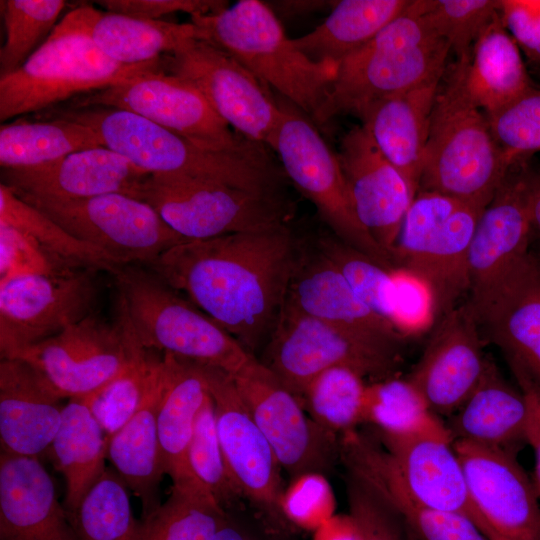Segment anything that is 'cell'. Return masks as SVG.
I'll return each mask as SVG.
<instances>
[{"mask_svg":"<svg viewBox=\"0 0 540 540\" xmlns=\"http://www.w3.org/2000/svg\"><path fill=\"white\" fill-rule=\"evenodd\" d=\"M301 251L288 224L178 244L147 266L254 352L269 341Z\"/></svg>","mask_w":540,"mask_h":540,"instance_id":"obj_1","label":"cell"},{"mask_svg":"<svg viewBox=\"0 0 540 540\" xmlns=\"http://www.w3.org/2000/svg\"><path fill=\"white\" fill-rule=\"evenodd\" d=\"M35 119H65L94 130L102 145L149 174H171L215 181L237 188L278 193L279 167L265 146L242 152H217L132 112L102 107L58 105Z\"/></svg>","mask_w":540,"mask_h":540,"instance_id":"obj_2","label":"cell"},{"mask_svg":"<svg viewBox=\"0 0 540 540\" xmlns=\"http://www.w3.org/2000/svg\"><path fill=\"white\" fill-rule=\"evenodd\" d=\"M466 59L448 65L440 81L419 190L486 207L513 164L496 144L485 112L467 89Z\"/></svg>","mask_w":540,"mask_h":540,"instance_id":"obj_3","label":"cell"},{"mask_svg":"<svg viewBox=\"0 0 540 540\" xmlns=\"http://www.w3.org/2000/svg\"><path fill=\"white\" fill-rule=\"evenodd\" d=\"M450 52L447 42L429 28L412 0L404 13L338 63L313 123L325 125L349 113L359 117L373 103L442 75Z\"/></svg>","mask_w":540,"mask_h":540,"instance_id":"obj_4","label":"cell"},{"mask_svg":"<svg viewBox=\"0 0 540 540\" xmlns=\"http://www.w3.org/2000/svg\"><path fill=\"white\" fill-rule=\"evenodd\" d=\"M190 19L201 30L202 40L232 56L313 119L338 65L314 61L301 52L269 4L240 0L219 12Z\"/></svg>","mask_w":540,"mask_h":540,"instance_id":"obj_5","label":"cell"},{"mask_svg":"<svg viewBox=\"0 0 540 540\" xmlns=\"http://www.w3.org/2000/svg\"><path fill=\"white\" fill-rule=\"evenodd\" d=\"M159 69L160 60L123 65L107 57L72 9L20 68L0 77V122L35 114Z\"/></svg>","mask_w":540,"mask_h":540,"instance_id":"obj_6","label":"cell"},{"mask_svg":"<svg viewBox=\"0 0 540 540\" xmlns=\"http://www.w3.org/2000/svg\"><path fill=\"white\" fill-rule=\"evenodd\" d=\"M484 206L419 190L402 224L393 259L418 282L437 323L469 293V249Z\"/></svg>","mask_w":540,"mask_h":540,"instance_id":"obj_7","label":"cell"},{"mask_svg":"<svg viewBox=\"0 0 540 540\" xmlns=\"http://www.w3.org/2000/svg\"><path fill=\"white\" fill-rule=\"evenodd\" d=\"M140 344L233 376L254 355L216 321L148 268L130 264L113 275Z\"/></svg>","mask_w":540,"mask_h":540,"instance_id":"obj_8","label":"cell"},{"mask_svg":"<svg viewBox=\"0 0 540 540\" xmlns=\"http://www.w3.org/2000/svg\"><path fill=\"white\" fill-rule=\"evenodd\" d=\"M134 197L149 204L188 241L270 230L286 225L289 216L279 193L180 175L149 174Z\"/></svg>","mask_w":540,"mask_h":540,"instance_id":"obj_9","label":"cell"},{"mask_svg":"<svg viewBox=\"0 0 540 540\" xmlns=\"http://www.w3.org/2000/svg\"><path fill=\"white\" fill-rule=\"evenodd\" d=\"M402 352L311 316L286 298L259 361L300 399L310 381L332 367H347L375 381L393 377Z\"/></svg>","mask_w":540,"mask_h":540,"instance_id":"obj_10","label":"cell"},{"mask_svg":"<svg viewBox=\"0 0 540 540\" xmlns=\"http://www.w3.org/2000/svg\"><path fill=\"white\" fill-rule=\"evenodd\" d=\"M281 109L267 147L278 155L286 176L314 204L338 239L396 271L391 256L359 221L337 154L307 115L298 109Z\"/></svg>","mask_w":540,"mask_h":540,"instance_id":"obj_11","label":"cell"},{"mask_svg":"<svg viewBox=\"0 0 540 540\" xmlns=\"http://www.w3.org/2000/svg\"><path fill=\"white\" fill-rule=\"evenodd\" d=\"M15 194L69 234L102 249L122 266H147L170 248L188 241L149 204L127 194L85 199Z\"/></svg>","mask_w":540,"mask_h":540,"instance_id":"obj_12","label":"cell"},{"mask_svg":"<svg viewBox=\"0 0 540 540\" xmlns=\"http://www.w3.org/2000/svg\"><path fill=\"white\" fill-rule=\"evenodd\" d=\"M61 105L126 110L212 151L242 152L263 146L237 134L191 83L160 69Z\"/></svg>","mask_w":540,"mask_h":540,"instance_id":"obj_13","label":"cell"},{"mask_svg":"<svg viewBox=\"0 0 540 540\" xmlns=\"http://www.w3.org/2000/svg\"><path fill=\"white\" fill-rule=\"evenodd\" d=\"M134 331L122 301L113 323L97 312L24 350L22 359L62 398L87 396L117 376L130 360Z\"/></svg>","mask_w":540,"mask_h":540,"instance_id":"obj_14","label":"cell"},{"mask_svg":"<svg viewBox=\"0 0 540 540\" xmlns=\"http://www.w3.org/2000/svg\"><path fill=\"white\" fill-rule=\"evenodd\" d=\"M97 271L23 275L0 282L1 359H15L95 313Z\"/></svg>","mask_w":540,"mask_h":540,"instance_id":"obj_15","label":"cell"},{"mask_svg":"<svg viewBox=\"0 0 540 540\" xmlns=\"http://www.w3.org/2000/svg\"><path fill=\"white\" fill-rule=\"evenodd\" d=\"M160 71L191 83L237 134L267 147L279 122L281 106L270 97L265 85L232 56L205 40L193 39L162 56Z\"/></svg>","mask_w":540,"mask_h":540,"instance_id":"obj_16","label":"cell"},{"mask_svg":"<svg viewBox=\"0 0 540 540\" xmlns=\"http://www.w3.org/2000/svg\"><path fill=\"white\" fill-rule=\"evenodd\" d=\"M254 421L290 477L325 474L340 453L335 434L319 426L301 400L258 358L231 376Z\"/></svg>","mask_w":540,"mask_h":540,"instance_id":"obj_17","label":"cell"},{"mask_svg":"<svg viewBox=\"0 0 540 540\" xmlns=\"http://www.w3.org/2000/svg\"><path fill=\"white\" fill-rule=\"evenodd\" d=\"M213 401L217 434L231 478L241 497L259 513L289 525L279 502L281 466L268 440L254 421L228 373L201 365Z\"/></svg>","mask_w":540,"mask_h":540,"instance_id":"obj_18","label":"cell"},{"mask_svg":"<svg viewBox=\"0 0 540 540\" xmlns=\"http://www.w3.org/2000/svg\"><path fill=\"white\" fill-rule=\"evenodd\" d=\"M482 337L540 386V244L519 256L483 292L467 300Z\"/></svg>","mask_w":540,"mask_h":540,"instance_id":"obj_19","label":"cell"},{"mask_svg":"<svg viewBox=\"0 0 540 540\" xmlns=\"http://www.w3.org/2000/svg\"><path fill=\"white\" fill-rule=\"evenodd\" d=\"M470 498L490 540H540V505L516 454L454 441Z\"/></svg>","mask_w":540,"mask_h":540,"instance_id":"obj_20","label":"cell"},{"mask_svg":"<svg viewBox=\"0 0 540 540\" xmlns=\"http://www.w3.org/2000/svg\"><path fill=\"white\" fill-rule=\"evenodd\" d=\"M422 355L407 379L439 417H450L480 382L489 359L468 304H459L434 324Z\"/></svg>","mask_w":540,"mask_h":540,"instance_id":"obj_21","label":"cell"},{"mask_svg":"<svg viewBox=\"0 0 540 540\" xmlns=\"http://www.w3.org/2000/svg\"><path fill=\"white\" fill-rule=\"evenodd\" d=\"M367 439L377 462L411 498L433 509L464 515L486 535L452 442L380 435L384 446L381 448Z\"/></svg>","mask_w":540,"mask_h":540,"instance_id":"obj_22","label":"cell"},{"mask_svg":"<svg viewBox=\"0 0 540 540\" xmlns=\"http://www.w3.org/2000/svg\"><path fill=\"white\" fill-rule=\"evenodd\" d=\"M336 154L359 221L393 259L405 215L416 193L362 125L344 134Z\"/></svg>","mask_w":540,"mask_h":540,"instance_id":"obj_23","label":"cell"},{"mask_svg":"<svg viewBox=\"0 0 540 540\" xmlns=\"http://www.w3.org/2000/svg\"><path fill=\"white\" fill-rule=\"evenodd\" d=\"M530 159L515 162L481 213L469 249V298L483 292L533 242Z\"/></svg>","mask_w":540,"mask_h":540,"instance_id":"obj_24","label":"cell"},{"mask_svg":"<svg viewBox=\"0 0 540 540\" xmlns=\"http://www.w3.org/2000/svg\"><path fill=\"white\" fill-rule=\"evenodd\" d=\"M287 300L303 312L376 344L403 351L406 333L366 306L320 250L300 253Z\"/></svg>","mask_w":540,"mask_h":540,"instance_id":"obj_25","label":"cell"},{"mask_svg":"<svg viewBox=\"0 0 540 540\" xmlns=\"http://www.w3.org/2000/svg\"><path fill=\"white\" fill-rule=\"evenodd\" d=\"M148 175L121 154L98 146L39 167L2 169L1 183L15 193L57 199H85L111 193L134 197L139 183Z\"/></svg>","mask_w":540,"mask_h":540,"instance_id":"obj_26","label":"cell"},{"mask_svg":"<svg viewBox=\"0 0 540 540\" xmlns=\"http://www.w3.org/2000/svg\"><path fill=\"white\" fill-rule=\"evenodd\" d=\"M63 399L49 381L22 359L0 362L2 452L38 458L47 452L62 420Z\"/></svg>","mask_w":540,"mask_h":540,"instance_id":"obj_27","label":"cell"},{"mask_svg":"<svg viewBox=\"0 0 540 540\" xmlns=\"http://www.w3.org/2000/svg\"><path fill=\"white\" fill-rule=\"evenodd\" d=\"M0 540H77L38 458L1 452Z\"/></svg>","mask_w":540,"mask_h":540,"instance_id":"obj_28","label":"cell"},{"mask_svg":"<svg viewBox=\"0 0 540 540\" xmlns=\"http://www.w3.org/2000/svg\"><path fill=\"white\" fill-rule=\"evenodd\" d=\"M443 74L373 103L358 117L382 155L416 194L433 106Z\"/></svg>","mask_w":540,"mask_h":540,"instance_id":"obj_29","label":"cell"},{"mask_svg":"<svg viewBox=\"0 0 540 540\" xmlns=\"http://www.w3.org/2000/svg\"><path fill=\"white\" fill-rule=\"evenodd\" d=\"M445 424L453 442L465 441L513 454L527 444L524 396L491 360L476 388Z\"/></svg>","mask_w":540,"mask_h":540,"instance_id":"obj_30","label":"cell"},{"mask_svg":"<svg viewBox=\"0 0 540 540\" xmlns=\"http://www.w3.org/2000/svg\"><path fill=\"white\" fill-rule=\"evenodd\" d=\"M80 22L97 47L110 59L123 65L158 61L193 39L202 40L193 23L137 18L103 12L91 5L74 8Z\"/></svg>","mask_w":540,"mask_h":540,"instance_id":"obj_31","label":"cell"},{"mask_svg":"<svg viewBox=\"0 0 540 540\" xmlns=\"http://www.w3.org/2000/svg\"><path fill=\"white\" fill-rule=\"evenodd\" d=\"M163 356L165 368L160 381L137 413L107 442V458L140 500L142 517L160 505L158 488L164 475L157 429V414L168 374Z\"/></svg>","mask_w":540,"mask_h":540,"instance_id":"obj_32","label":"cell"},{"mask_svg":"<svg viewBox=\"0 0 540 540\" xmlns=\"http://www.w3.org/2000/svg\"><path fill=\"white\" fill-rule=\"evenodd\" d=\"M168 364L165 390L157 414L164 474L173 483L195 479L187 451L198 413L210 397L200 364L164 354Z\"/></svg>","mask_w":540,"mask_h":540,"instance_id":"obj_33","label":"cell"},{"mask_svg":"<svg viewBox=\"0 0 540 540\" xmlns=\"http://www.w3.org/2000/svg\"><path fill=\"white\" fill-rule=\"evenodd\" d=\"M107 436L82 398L63 407L60 427L48 453L66 484L65 507L75 518L91 488L106 470Z\"/></svg>","mask_w":540,"mask_h":540,"instance_id":"obj_34","label":"cell"},{"mask_svg":"<svg viewBox=\"0 0 540 540\" xmlns=\"http://www.w3.org/2000/svg\"><path fill=\"white\" fill-rule=\"evenodd\" d=\"M465 82L485 114L498 110L534 87L521 51L506 29L499 10L465 60Z\"/></svg>","mask_w":540,"mask_h":540,"instance_id":"obj_35","label":"cell"},{"mask_svg":"<svg viewBox=\"0 0 540 540\" xmlns=\"http://www.w3.org/2000/svg\"><path fill=\"white\" fill-rule=\"evenodd\" d=\"M412 0L336 1L328 17L311 32L293 38L314 61H340L371 41L406 11Z\"/></svg>","mask_w":540,"mask_h":540,"instance_id":"obj_36","label":"cell"},{"mask_svg":"<svg viewBox=\"0 0 540 540\" xmlns=\"http://www.w3.org/2000/svg\"><path fill=\"white\" fill-rule=\"evenodd\" d=\"M103 146L93 129L70 120L18 118L0 127L2 169L34 168L73 152Z\"/></svg>","mask_w":540,"mask_h":540,"instance_id":"obj_37","label":"cell"},{"mask_svg":"<svg viewBox=\"0 0 540 540\" xmlns=\"http://www.w3.org/2000/svg\"><path fill=\"white\" fill-rule=\"evenodd\" d=\"M226 513L196 479L176 482L164 503L136 521L131 540H211Z\"/></svg>","mask_w":540,"mask_h":540,"instance_id":"obj_38","label":"cell"},{"mask_svg":"<svg viewBox=\"0 0 540 540\" xmlns=\"http://www.w3.org/2000/svg\"><path fill=\"white\" fill-rule=\"evenodd\" d=\"M347 467L382 492L418 540H490L468 517L433 509L411 498L377 462L368 446L356 447L347 458Z\"/></svg>","mask_w":540,"mask_h":540,"instance_id":"obj_39","label":"cell"},{"mask_svg":"<svg viewBox=\"0 0 540 540\" xmlns=\"http://www.w3.org/2000/svg\"><path fill=\"white\" fill-rule=\"evenodd\" d=\"M363 423L373 425L382 436H421L453 443L446 424L407 378L368 384Z\"/></svg>","mask_w":540,"mask_h":540,"instance_id":"obj_40","label":"cell"},{"mask_svg":"<svg viewBox=\"0 0 540 540\" xmlns=\"http://www.w3.org/2000/svg\"><path fill=\"white\" fill-rule=\"evenodd\" d=\"M0 222L30 235L48 254L70 268L105 271L113 276L122 266L102 249L69 234L3 183L0 184Z\"/></svg>","mask_w":540,"mask_h":540,"instance_id":"obj_41","label":"cell"},{"mask_svg":"<svg viewBox=\"0 0 540 540\" xmlns=\"http://www.w3.org/2000/svg\"><path fill=\"white\" fill-rule=\"evenodd\" d=\"M150 351L134 332L133 350L125 368L97 391L81 397L107 439L137 413L163 375L164 356L159 358Z\"/></svg>","mask_w":540,"mask_h":540,"instance_id":"obj_42","label":"cell"},{"mask_svg":"<svg viewBox=\"0 0 540 540\" xmlns=\"http://www.w3.org/2000/svg\"><path fill=\"white\" fill-rule=\"evenodd\" d=\"M367 386L354 370L332 367L310 381L300 400L319 426L344 434L363 423Z\"/></svg>","mask_w":540,"mask_h":540,"instance_id":"obj_43","label":"cell"},{"mask_svg":"<svg viewBox=\"0 0 540 540\" xmlns=\"http://www.w3.org/2000/svg\"><path fill=\"white\" fill-rule=\"evenodd\" d=\"M319 250L335 264L355 295L366 306L401 329L398 322V289L395 271L382 267L369 256L337 237L322 238L319 242Z\"/></svg>","mask_w":540,"mask_h":540,"instance_id":"obj_44","label":"cell"},{"mask_svg":"<svg viewBox=\"0 0 540 540\" xmlns=\"http://www.w3.org/2000/svg\"><path fill=\"white\" fill-rule=\"evenodd\" d=\"M1 3L6 38L0 49V77H4L20 68L47 40L67 2L6 0Z\"/></svg>","mask_w":540,"mask_h":540,"instance_id":"obj_45","label":"cell"},{"mask_svg":"<svg viewBox=\"0 0 540 540\" xmlns=\"http://www.w3.org/2000/svg\"><path fill=\"white\" fill-rule=\"evenodd\" d=\"M83 540H131L136 521L119 475L105 470L75 516Z\"/></svg>","mask_w":540,"mask_h":540,"instance_id":"obj_46","label":"cell"},{"mask_svg":"<svg viewBox=\"0 0 540 540\" xmlns=\"http://www.w3.org/2000/svg\"><path fill=\"white\" fill-rule=\"evenodd\" d=\"M416 6L457 59L469 58L476 40L498 13V0H416Z\"/></svg>","mask_w":540,"mask_h":540,"instance_id":"obj_47","label":"cell"},{"mask_svg":"<svg viewBox=\"0 0 540 540\" xmlns=\"http://www.w3.org/2000/svg\"><path fill=\"white\" fill-rule=\"evenodd\" d=\"M193 477L225 509L241 497L229 473L217 434L215 410L211 396L197 415L187 451Z\"/></svg>","mask_w":540,"mask_h":540,"instance_id":"obj_48","label":"cell"},{"mask_svg":"<svg viewBox=\"0 0 540 540\" xmlns=\"http://www.w3.org/2000/svg\"><path fill=\"white\" fill-rule=\"evenodd\" d=\"M346 490L356 540H418L403 517L368 479L347 468Z\"/></svg>","mask_w":540,"mask_h":540,"instance_id":"obj_49","label":"cell"},{"mask_svg":"<svg viewBox=\"0 0 540 540\" xmlns=\"http://www.w3.org/2000/svg\"><path fill=\"white\" fill-rule=\"evenodd\" d=\"M486 117L496 144L511 164L540 152L539 88H530Z\"/></svg>","mask_w":540,"mask_h":540,"instance_id":"obj_50","label":"cell"},{"mask_svg":"<svg viewBox=\"0 0 540 540\" xmlns=\"http://www.w3.org/2000/svg\"><path fill=\"white\" fill-rule=\"evenodd\" d=\"M279 509L289 525L314 532L335 515V495L325 474L307 472L292 477L283 490Z\"/></svg>","mask_w":540,"mask_h":540,"instance_id":"obj_51","label":"cell"},{"mask_svg":"<svg viewBox=\"0 0 540 540\" xmlns=\"http://www.w3.org/2000/svg\"><path fill=\"white\" fill-rule=\"evenodd\" d=\"M76 270L48 254L30 235L0 222V282L23 275H61Z\"/></svg>","mask_w":540,"mask_h":540,"instance_id":"obj_52","label":"cell"},{"mask_svg":"<svg viewBox=\"0 0 540 540\" xmlns=\"http://www.w3.org/2000/svg\"><path fill=\"white\" fill-rule=\"evenodd\" d=\"M498 10L520 51L540 69V0H498Z\"/></svg>","mask_w":540,"mask_h":540,"instance_id":"obj_53","label":"cell"},{"mask_svg":"<svg viewBox=\"0 0 540 540\" xmlns=\"http://www.w3.org/2000/svg\"><path fill=\"white\" fill-rule=\"evenodd\" d=\"M93 3L109 12L150 20H162V17L178 12L190 17L207 15L229 6L222 0H98Z\"/></svg>","mask_w":540,"mask_h":540,"instance_id":"obj_54","label":"cell"},{"mask_svg":"<svg viewBox=\"0 0 540 540\" xmlns=\"http://www.w3.org/2000/svg\"><path fill=\"white\" fill-rule=\"evenodd\" d=\"M510 369L527 405L526 443L535 456L532 482L540 499V386L517 363L508 361Z\"/></svg>","mask_w":540,"mask_h":540,"instance_id":"obj_55","label":"cell"},{"mask_svg":"<svg viewBox=\"0 0 540 540\" xmlns=\"http://www.w3.org/2000/svg\"><path fill=\"white\" fill-rule=\"evenodd\" d=\"M286 526L261 513L251 520L227 511L211 540H284Z\"/></svg>","mask_w":540,"mask_h":540,"instance_id":"obj_56","label":"cell"},{"mask_svg":"<svg viewBox=\"0 0 540 540\" xmlns=\"http://www.w3.org/2000/svg\"><path fill=\"white\" fill-rule=\"evenodd\" d=\"M355 524L349 514H335L314 531L313 540H356Z\"/></svg>","mask_w":540,"mask_h":540,"instance_id":"obj_57","label":"cell"},{"mask_svg":"<svg viewBox=\"0 0 540 540\" xmlns=\"http://www.w3.org/2000/svg\"><path fill=\"white\" fill-rule=\"evenodd\" d=\"M529 191L533 237L540 241V169L533 166L530 169Z\"/></svg>","mask_w":540,"mask_h":540,"instance_id":"obj_58","label":"cell"},{"mask_svg":"<svg viewBox=\"0 0 540 540\" xmlns=\"http://www.w3.org/2000/svg\"><path fill=\"white\" fill-rule=\"evenodd\" d=\"M331 2L332 1H278L276 4L280 8V11L287 14H295L320 10Z\"/></svg>","mask_w":540,"mask_h":540,"instance_id":"obj_59","label":"cell"}]
</instances>
